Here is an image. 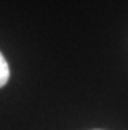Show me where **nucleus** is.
Instances as JSON below:
<instances>
[{
    "label": "nucleus",
    "instance_id": "obj_1",
    "mask_svg": "<svg viewBox=\"0 0 128 130\" xmlns=\"http://www.w3.org/2000/svg\"><path fill=\"white\" fill-rule=\"evenodd\" d=\"M9 64L7 62V59L4 58V55L0 53V88L4 87L9 80Z\"/></svg>",
    "mask_w": 128,
    "mask_h": 130
}]
</instances>
